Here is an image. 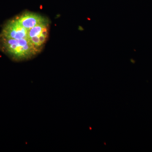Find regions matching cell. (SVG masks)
Segmentation results:
<instances>
[{"mask_svg":"<svg viewBox=\"0 0 152 152\" xmlns=\"http://www.w3.org/2000/svg\"><path fill=\"white\" fill-rule=\"evenodd\" d=\"M0 50L14 61L32 58L39 53L29 39L0 38Z\"/></svg>","mask_w":152,"mask_h":152,"instance_id":"1","label":"cell"},{"mask_svg":"<svg viewBox=\"0 0 152 152\" xmlns=\"http://www.w3.org/2000/svg\"><path fill=\"white\" fill-rule=\"evenodd\" d=\"M27 33L28 29L20 24L14 17L4 23L0 32V38L16 40L28 39Z\"/></svg>","mask_w":152,"mask_h":152,"instance_id":"2","label":"cell"},{"mask_svg":"<svg viewBox=\"0 0 152 152\" xmlns=\"http://www.w3.org/2000/svg\"><path fill=\"white\" fill-rule=\"evenodd\" d=\"M15 18L20 24L28 30L40 23L48 21L47 19L40 15L29 12H24L16 16Z\"/></svg>","mask_w":152,"mask_h":152,"instance_id":"3","label":"cell"},{"mask_svg":"<svg viewBox=\"0 0 152 152\" xmlns=\"http://www.w3.org/2000/svg\"><path fill=\"white\" fill-rule=\"evenodd\" d=\"M48 21L44 23H40L35 26L28 30L27 36L28 39L35 37H39L42 33V29L44 25L48 23Z\"/></svg>","mask_w":152,"mask_h":152,"instance_id":"4","label":"cell"},{"mask_svg":"<svg viewBox=\"0 0 152 152\" xmlns=\"http://www.w3.org/2000/svg\"><path fill=\"white\" fill-rule=\"evenodd\" d=\"M39 37L41 43L42 44V45H43L46 42L47 38H48L43 35L42 34H41L39 36Z\"/></svg>","mask_w":152,"mask_h":152,"instance_id":"5","label":"cell"}]
</instances>
